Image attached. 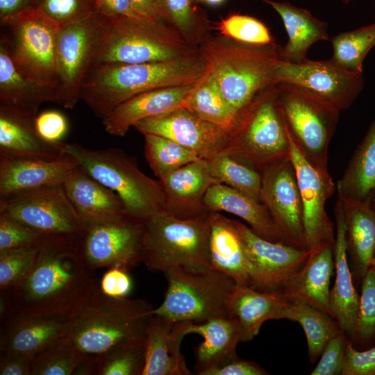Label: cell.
<instances>
[{"label": "cell", "instance_id": "6da1fadb", "mask_svg": "<svg viewBox=\"0 0 375 375\" xmlns=\"http://www.w3.org/2000/svg\"><path fill=\"white\" fill-rule=\"evenodd\" d=\"M80 237L45 235L28 276L1 294V324L29 316L75 319L99 289L94 269L85 261Z\"/></svg>", "mask_w": 375, "mask_h": 375}, {"label": "cell", "instance_id": "7a4b0ae2", "mask_svg": "<svg viewBox=\"0 0 375 375\" xmlns=\"http://www.w3.org/2000/svg\"><path fill=\"white\" fill-rule=\"evenodd\" d=\"M198 50L177 59L140 64L99 63L89 73L80 99L103 118L121 103L158 88L194 84L208 73Z\"/></svg>", "mask_w": 375, "mask_h": 375}, {"label": "cell", "instance_id": "3957f363", "mask_svg": "<svg viewBox=\"0 0 375 375\" xmlns=\"http://www.w3.org/2000/svg\"><path fill=\"white\" fill-rule=\"evenodd\" d=\"M278 45H256L224 36L202 42L199 53L229 106L241 115L276 83Z\"/></svg>", "mask_w": 375, "mask_h": 375}, {"label": "cell", "instance_id": "277c9868", "mask_svg": "<svg viewBox=\"0 0 375 375\" xmlns=\"http://www.w3.org/2000/svg\"><path fill=\"white\" fill-rule=\"evenodd\" d=\"M153 309L145 299L108 297L99 288L67 336L81 351L96 356L118 347L144 345Z\"/></svg>", "mask_w": 375, "mask_h": 375}, {"label": "cell", "instance_id": "5b68a950", "mask_svg": "<svg viewBox=\"0 0 375 375\" xmlns=\"http://www.w3.org/2000/svg\"><path fill=\"white\" fill-rule=\"evenodd\" d=\"M64 153L121 199L128 215L142 221L165 211L159 181L145 174L136 160L119 148L91 149L62 142Z\"/></svg>", "mask_w": 375, "mask_h": 375}, {"label": "cell", "instance_id": "8992f818", "mask_svg": "<svg viewBox=\"0 0 375 375\" xmlns=\"http://www.w3.org/2000/svg\"><path fill=\"white\" fill-rule=\"evenodd\" d=\"M102 17L95 65L165 61L197 51L174 26L163 20Z\"/></svg>", "mask_w": 375, "mask_h": 375}, {"label": "cell", "instance_id": "52a82bcc", "mask_svg": "<svg viewBox=\"0 0 375 375\" xmlns=\"http://www.w3.org/2000/svg\"><path fill=\"white\" fill-rule=\"evenodd\" d=\"M61 26L38 8L28 7L0 19V47L28 79L57 95V44Z\"/></svg>", "mask_w": 375, "mask_h": 375}, {"label": "cell", "instance_id": "ba28073f", "mask_svg": "<svg viewBox=\"0 0 375 375\" xmlns=\"http://www.w3.org/2000/svg\"><path fill=\"white\" fill-rule=\"evenodd\" d=\"M210 212L183 219L163 211L144 224L143 263L152 272L210 267Z\"/></svg>", "mask_w": 375, "mask_h": 375}, {"label": "cell", "instance_id": "9c48e42d", "mask_svg": "<svg viewBox=\"0 0 375 375\" xmlns=\"http://www.w3.org/2000/svg\"><path fill=\"white\" fill-rule=\"evenodd\" d=\"M164 275L167 291L152 315L197 323L230 315L229 301L236 283L228 276L210 267H181Z\"/></svg>", "mask_w": 375, "mask_h": 375}, {"label": "cell", "instance_id": "30bf717a", "mask_svg": "<svg viewBox=\"0 0 375 375\" xmlns=\"http://www.w3.org/2000/svg\"><path fill=\"white\" fill-rule=\"evenodd\" d=\"M274 84L240 117L221 153L231 155L262 173L290 158V144L278 108Z\"/></svg>", "mask_w": 375, "mask_h": 375}, {"label": "cell", "instance_id": "8fae6325", "mask_svg": "<svg viewBox=\"0 0 375 375\" xmlns=\"http://www.w3.org/2000/svg\"><path fill=\"white\" fill-rule=\"evenodd\" d=\"M275 87L289 137L312 166L329 174L328 147L340 110L300 86L278 82Z\"/></svg>", "mask_w": 375, "mask_h": 375}, {"label": "cell", "instance_id": "7c38bea8", "mask_svg": "<svg viewBox=\"0 0 375 375\" xmlns=\"http://www.w3.org/2000/svg\"><path fill=\"white\" fill-rule=\"evenodd\" d=\"M0 215L12 218L44 235L81 237L85 228L62 184L0 196Z\"/></svg>", "mask_w": 375, "mask_h": 375}, {"label": "cell", "instance_id": "4fadbf2b", "mask_svg": "<svg viewBox=\"0 0 375 375\" xmlns=\"http://www.w3.org/2000/svg\"><path fill=\"white\" fill-rule=\"evenodd\" d=\"M103 17H91L60 28L57 44V103L74 108L95 65Z\"/></svg>", "mask_w": 375, "mask_h": 375}, {"label": "cell", "instance_id": "5bb4252c", "mask_svg": "<svg viewBox=\"0 0 375 375\" xmlns=\"http://www.w3.org/2000/svg\"><path fill=\"white\" fill-rule=\"evenodd\" d=\"M144 222L128 215L87 225L80 237L82 254L94 270H129L143 262Z\"/></svg>", "mask_w": 375, "mask_h": 375}, {"label": "cell", "instance_id": "9a60e30c", "mask_svg": "<svg viewBox=\"0 0 375 375\" xmlns=\"http://www.w3.org/2000/svg\"><path fill=\"white\" fill-rule=\"evenodd\" d=\"M249 262L250 287L285 293L310 256L308 250L265 240L234 220Z\"/></svg>", "mask_w": 375, "mask_h": 375}, {"label": "cell", "instance_id": "2e32d148", "mask_svg": "<svg viewBox=\"0 0 375 375\" xmlns=\"http://www.w3.org/2000/svg\"><path fill=\"white\" fill-rule=\"evenodd\" d=\"M276 82L301 87L338 109L348 108L363 88L362 72H354L335 65L331 59L299 63L279 59L275 70Z\"/></svg>", "mask_w": 375, "mask_h": 375}, {"label": "cell", "instance_id": "e0dca14e", "mask_svg": "<svg viewBox=\"0 0 375 375\" xmlns=\"http://www.w3.org/2000/svg\"><path fill=\"white\" fill-rule=\"evenodd\" d=\"M288 138L290 158L295 168L303 205L306 244L312 253L335 242V226L326 211L325 204L334 194L336 186L330 174H324L312 166L289 135Z\"/></svg>", "mask_w": 375, "mask_h": 375}, {"label": "cell", "instance_id": "ac0fdd59", "mask_svg": "<svg viewBox=\"0 0 375 375\" xmlns=\"http://www.w3.org/2000/svg\"><path fill=\"white\" fill-rule=\"evenodd\" d=\"M261 174L262 202L268 208L287 242L308 250L301 197L291 158L267 167Z\"/></svg>", "mask_w": 375, "mask_h": 375}, {"label": "cell", "instance_id": "d6986e66", "mask_svg": "<svg viewBox=\"0 0 375 375\" xmlns=\"http://www.w3.org/2000/svg\"><path fill=\"white\" fill-rule=\"evenodd\" d=\"M133 127L142 134H154L172 140L208 160L222 152L229 131L217 126L185 108L145 118Z\"/></svg>", "mask_w": 375, "mask_h": 375}, {"label": "cell", "instance_id": "ffe728a7", "mask_svg": "<svg viewBox=\"0 0 375 375\" xmlns=\"http://www.w3.org/2000/svg\"><path fill=\"white\" fill-rule=\"evenodd\" d=\"M165 200V211L189 219L208 214L204 197L208 189L219 183L210 174L207 160L198 159L158 179Z\"/></svg>", "mask_w": 375, "mask_h": 375}, {"label": "cell", "instance_id": "44dd1931", "mask_svg": "<svg viewBox=\"0 0 375 375\" xmlns=\"http://www.w3.org/2000/svg\"><path fill=\"white\" fill-rule=\"evenodd\" d=\"M76 165V162L65 153L58 159L0 153V196L62 184Z\"/></svg>", "mask_w": 375, "mask_h": 375}, {"label": "cell", "instance_id": "7402d4cb", "mask_svg": "<svg viewBox=\"0 0 375 375\" xmlns=\"http://www.w3.org/2000/svg\"><path fill=\"white\" fill-rule=\"evenodd\" d=\"M334 215L335 239L333 246L335 279L331 289L330 306L332 317L341 330L354 338L358 316L359 295L353 285L348 262L346 240V217L342 201L338 197Z\"/></svg>", "mask_w": 375, "mask_h": 375}, {"label": "cell", "instance_id": "603a6c76", "mask_svg": "<svg viewBox=\"0 0 375 375\" xmlns=\"http://www.w3.org/2000/svg\"><path fill=\"white\" fill-rule=\"evenodd\" d=\"M74 319L58 316H29L1 323V353L33 358L67 335Z\"/></svg>", "mask_w": 375, "mask_h": 375}, {"label": "cell", "instance_id": "cb8c5ba5", "mask_svg": "<svg viewBox=\"0 0 375 375\" xmlns=\"http://www.w3.org/2000/svg\"><path fill=\"white\" fill-rule=\"evenodd\" d=\"M62 186L85 226L127 215L119 197L78 164Z\"/></svg>", "mask_w": 375, "mask_h": 375}, {"label": "cell", "instance_id": "d4e9b609", "mask_svg": "<svg viewBox=\"0 0 375 375\" xmlns=\"http://www.w3.org/2000/svg\"><path fill=\"white\" fill-rule=\"evenodd\" d=\"M198 83L155 89L121 103L101 119L105 131L111 135L124 136L136 122L181 106Z\"/></svg>", "mask_w": 375, "mask_h": 375}, {"label": "cell", "instance_id": "484cf974", "mask_svg": "<svg viewBox=\"0 0 375 375\" xmlns=\"http://www.w3.org/2000/svg\"><path fill=\"white\" fill-rule=\"evenodd\" d=\"M185 335L199 334L204 341L195 350V374L208 372L238 358L236 348L241 342V329L233 316L221 317L197 323L182 322Z\"/></svg>", "mask_w": 375, "mask_h": 375}, {"label": "cell", "instance_id": "4316f807", "mask_svg": "<svg viewBox=\"0 0 375 375\" xmlns=\"http://www.w3.org/2000/svg\"><path fill=\"white\" fill-rule=\"evenodd\" d=\"M184 336L182 322L153 315L146 331L142 375L192 374L181 353Z\"/></svg>", "mask_w": 375, "mask_h": 375}, {"label": "cell", "instance_id": "83f0119b", "mask_svg": "<svg viewBox=\"0 0 375 375\" xmlns=\"http://www.w3.org/2000/svg\"><path fill=\"white\" fill-rule=\"evenodd\" d=\"M210 267L231 277L238 285L250 287L249 262L240 233L231 219L210 212Z\"/></svg>", "mask_w": 375, "mask_h": 375}, {"label": "cell", "instance_id": "f1b7e54d", "mask_svg": "<svg viewBox=\"0 0 375 375\" xmlns=\"http://www.w3.org/2000/svg\"><path fill=\"white\" fill-rule=\"evenodd\" d=\"M204 205L209 212L224 211L239 217L265 240L289 244L263 203L228 185H212L205 195Z\"/></svg>", "mask_w": 375, "mask_h": 375}, {"label": "cell", "instance_id": "f546056e", "mask_svg": "<svg viewBox=\"0 0 375 375\" xmlns=\"http://www.w3.org/2000/svg\"><path fill=\"white\" fill-rule=\"evenodd\" d=\"M36 116L0 106V153L58 159L65 153L62 142L49 143L38 134Z\"/></svg>", "mask_w": 375, "mask_h": 375}, {"label": "cell", "instance_id": "4dcf8cb0", "mask_svg": "<svg viewBox=\"0 0 375 375\" xmlns=\"http://www.w3.org/2000/svg\"><path fill=\"white\" fill-rule=\"evenodd\" d=\"M281 16L288 40L284 47H278L281 60L299 63L307 59L308 49L314 43L328 40L327 24L312 16L306 9L287 1L264 0Z\"/></svg>", "mask_w": 375, "mask_h": 375}, {"label": "cell", "instance_id": "1f68e13d", "mask_svg": "<svg viewBox=\"0 0 375 375\" xmlns=\"http://www.w3.org/2000/svg\"><path fill=\"white\" fill-rule=\"evenodd\" d=\"M333 244L312 252L284 294L310 304L332 317L331 279L335 269Z\"/></svg>", "mask_w": 375, "mask_h": 375}, {"label": "cell", "instance_id": "d6a6232c", "mask_svg": "<svg viewBox=\"0 0 375 375\" xmlns=\"http://www.w3.org/2000/svg\"><path fill=\"white\" fill-rule=\"evenodd\" d=\"M287 300L282 292H265L236 285L229 301V314L240 324L241 342L253 340L266 321L278 319Z\"/></svg>", "mask_w": 375, "mask_h": 375}, {"label": "cell", "instance_id": "836d02e7", "mask_svg": "<svg viewBox=\"0 0 375 375\" xmlns=\"http://www.w3.org/2000/svg\"><path fill=\"white\" fill-rule=\"evenodd\" d=\"M336 188L338 197L344 203L372 201L375 192V118L338 181Z\"/></svg>", "mask_w": 375, "mask_h": 375}, {"label": "cell", "instance_id": "e575fe53", "mask_svg": "<svg viewBox=\"0 0 375 375\" xmlns=\"http://www.w3.org/2000/svg\"><path fill=\"white\" fill-rule=\"evenodd\" d=\"M47 101L57 103L56 91L26 78L0 47V106L36 116Z\"/></svg>", "mask_w": 375, "mask_h": 375}, {"label": "cell", "instance_id": "d590c367", "mask_svg": "<svg viewBox=\"0 0 375 375\" xmlns=\"http://www.w3.org/2000/svg\"><path fill=\"white\" fill-rule=\"evenodd\" d=\"M343 204L347 253L356 273L362 278L375 256V210L372 201Z\"/></svg>", "mask_w": 375, "mask_h": 375}, {"label": "cell", "instance_id": "8d00e7d4", "mask_svg": "<svg viewBox=\"0 0 375 375\" xmlns=\"http://www.w3.org/2000/svg\"><path fill=\"white\" fill-rule=\"evenodd\" d=\"M279 319H289L301 325L306 335L311 362L319 358L327 342L342 331L338 322L328 313L304 301L288 297L280 311Z\"/></svg>", "mask_w": 375, "mask_h": 375}, {"label": "cell", "instance_id": "74e56055", "mask_svg": "<svg viewBox=\"0 0 375 375\" xmlns=\"http://www.w3.org/2000/svg\"><path fill=\"white\" fill-rule=\"evenodd\" d=\"M181 106L229 132L239 119L238 115L224 99L209 71Z\"/></svg>", "mask_w": 375, "mask_h": 375}, {"label": "cell", "instance_id": "f35d334b", "mask_svg": "<svg viewBox=\"0 0 375 375\" xmlns=\"http://www.w3.org/2000/svg\"><path fill=\"white\" fill-rule=\"evenodd\" d=\"M206 160L210 174L219 183L262 202L261 173L225 153Z\"/></svg>", "mask_w": 375, "mask_h": 375}, {"label": "cell", "instance_id": "ab89813d", "mask_svg": "<svg viewBox=\"0 0 375 375\" xmlns=\"http://www.w3.org/2000/svg\"><path fill=\"white\" fill-rule=\"evenodd\" d=\"M333 56L331 60L340 67L362 72V62L375 46V23L341 33L331 38Z\"/></svg>", "mask_w": 375, "mask_h": 375}, {"label": "cell", "instance_id": "60d3db41", "mask_svg": "<svg viewBox=\"0 0 375 375\" xmlns=\"http://www.w3.org/2000/svg\"><path fill=\"white\" fill-rule=\"evenodd\" d=\"M143 135L147 162L158 179L201 158L194 151L169 138L154 134Z\"/></svg>", "mask_w": 375, "mask_h": 375}, {"label": "cell", "instance_id": "b9f144b4", "mask_svg": "<svg viewBox=\"0 0 375 375\" xmlns=\"http://www.w3.org/2000/svg\"><path fill=\"white\" fill-rule=\"evenodd\" d=\"M88 355L65 335L32 358L31 375H75Z\"/></svg>", "mask_w": 375, "mask_h": 375}, {"label": "cell", "instance_id": "7bdbcfd3", "mask_svg": "<svg viewBox=\"0 0 375 375\" xmlns=\"http://www.w3.org/2000/svg\"><path fill=\"white\" fill-rule=\"evenodd\" d=\"M144 362V344L118 347L97 356V374L142 375Z\"/></svg>", "mask_w": 375, "mask_h": 375}, {"label": "cell", "instance_id": "ee69618b", "mask_svg": "<svg viewBox=\"0 0 375 375\" xmlns=\"http://www.w3.org/2000/svg\"><path fill=\"white\" fill-rule=\"evenodd\" d=\"M39 245L0 251V294H4L28 276L33 268Z\"/></svg>", "mask_w": 375, "mask_h": 375}, {"label": "cell", "instance_id": "f6af8a7d", "mask_svg": "<svg viewBox=\"0 0 375 375\" xmlns=\"http://www.w3.org/2000/svg\"><path fill=\"white\" fill-rule=\"evenodd\" d=\"M217 28L222 36L244 43L256 45L276 43L267 26L249 15H231L222 19Z\"/></svg>", "mask_w": 375, "mask_h": 375}, {"label": "cell", "instance_id": "bcb514c9", "mask_svg": "<svg viewBox=\"0 0 375 375\" xmlns=\"http://www.w3.org/2000/svg\"><path fill=\"white\" fill-rule=\"evenodd\" d=\"M162 19L174 26L193 45L199 38V15L192 0H156Z\"/></svg>", "mask_w": 375, "mask_h": 375}, {"label": "cell", "instance_id": "7dc6e473", "mask_svg": "<svg viewBox=\"0 0 375 375\" xmlns=\"http://www.w3.org/2000/svg\"><path fill=\"white\" fill-rule=\"evenodd\" d=\"M60 26L84 20L97 12L95 0H31Z\"/></svg>", "mask_w": 375, "mask_h": 375}, {"label": "cell", "instance_id": "c3c4849f", "mask_svg": "<svg viewBox=\"0 0 375 375\" xmlns=\"http://www.w3.org/2000/svg\"><path fill=\"white\" fill-rule=\"evenodd\" d=\"M375 337V269L370 267L362 278L361 293L354 338L366 342Z\"/></svg>", "mask_w": 375, "mask_h": 375}, {"label": "cell", "instance_id": "681fc988", "mask_svg": "<svg viewBox=\"0 0 375 375\" xmlns=\"http://www.w3.org/2000/svg\"><path fill=\"white\" fill-rule=\"evenodd\" d=\"M44 236L12 218L0 215V251L38 246Z\"/></svg>", "mask_w": 375, "mask_h": 375}, {"label": "cell", "instance_id": "f907efd6", "mask_svg": "<svg viewBox=\"0 0 375 375\" xmlns=\"http://www.w3.org/2000/svg\"><path fill=\"white\" fill-rule=\"evenodd\" d=\"M347 335L340 331L325 346L311 375H340L342 373L347 344Z\"/></svg>", "mask_w": 375, "mask_h": 375}, {"label": "cell", "instance_id": "816d5d0a", "mask_svg": "<svg viewBox=\"0 0 375 375\" xmlns=\"http://www.w3.org/2000/svg\"><path fill=\"white\" fill-rule=\"evenodd\" d=\"M38 134L51 144L62 142L68 132L69 124L65 115L56 110H47L38 113L35 120Z\"/></svg>", "mask_w": 375, "mask_h": 375}, {"label": "cell", "instance_id": "f5cc1de1", "mask_svg": "<svg viewBox=\"0 0 375 375\" xmlns=\"http://www.w3.org/2000/svg\"><path fill=\"white\" fill-rule=\"evenodd\" d=\"M341 375H375V347L358 351L347 342Z\"/></svg>", "mask_w": 375, "mask_h": 375}, {"label": "cell", "instance_id": "db71d44e", "mask_svg": "<svg viewBox=\"0 0 375 375\" xmlns=\"http://www.w3.org/2000/svg\"><path fill=\"white\" fill-rule=\"evenodd\" d=\"M99 288L101 292L108 297L124 298L131 292L133 282L128 270L112 267L103 275Z\"/></svg>", "mask_w": 375, "mask_h": 375}, {"label": "cell", "instance_id": "11a10c76", "mask_svg": "<svg viewBox=\"0 0 375 375\" xmlns=\"http://www.w3.org/2000/svg\"><path fill=\"white\" fill-rule=\"evenodd\" d=\"M269 373L258 364L238 357L221 367L210 370L206 375H267Z\"/></svg>", "mask_w": 375, "mask_h": 375}, {"label": "cell", "instance_id": "9f6ffc18", "mask_svg": "<svg viewBox=\"0 0 375 375\" xmlns=\"http://www.w3.org/2000/svg\"><path fill=\"white\" fill-rule=\"evenodd\" d=\"M95 3L97 12L104 17L122 16L137 20L149 21L135 11L129 0H95Z\"/></svg>", "mask_w": 375, "mask_h": 375}, {"label": "cell", "instance_id": "6f0895ef", "mask_svg": "<svg viewBox=\"0 0 375 375\" xmlns=\"http://www.w3.org/2000/svg\"><path fill=\"white\" fill-rule=\"evenodd\" d=\"M32 358L1 353L0 375H31Z\"/></svg>", "mask_w": 375, "mask_h": 375}, {"label": "cell", "instance_id": "680465c9", "mask_svg": "<svg viewBox=\"0 0 375 375\" xmlns=\"http://www.w3.org/2000/svg\"><path fill=\"white\" fill-rule=\"evenodd\" d=\"M129 1L135 11L142 18L149 21L163 20L156 0H129Z\"/></svg>", "mask_w": 375, "mask_h": 375}, {"label": "cell", "instance_id": "91938a15", "mask_svg": "<svg viewBox=\"0 0 375 375\" xmlns=\"http://www.w3.org/2000/svg\"><path fill=\"white\" fill-rule=\"evenodd\" d=\"M31 7V0H0V19Z\"/></svg>", "mask_w": 375, "mask_h": 375}, {"label": "cell", "instance_id": "94428289", "mask_svg": "<svg viewBox=\"0 0 375 375\" xmlns=\"http://www.w3.org/2000/svg\"><path fill=\"white\" fill-rule=\"evenodd\" d=\"M208 4L212 6H217L221 4L224 0H204Z\"/></svg>", "mask_w": 375, "mask_h": 375}, {"label": "cell", "instance_id": "6125c7cd", "mask_svg": "<svg viewBox=\"0 0 375 375\" xmlns=\"http://www.w3.org/2000/svg\"><path fill=\"white\" fill-rule=\"evenodd\" d=\"M372 206H373V207H374V208L375 210V192H374L373 198H372Z\"/></svg>", "mask_w": 375, "mask_h": 375}, {"label": "cell", "instance_id": "be15d7a7", "mask_svg": "<svg viewBox=\"0 0 375 375\" xmlns=\"http://www.w3.org/2000/svg\"><path fill=\"white\" fill-rule=\"evenodd\" d=\"M372 267H373L375 269V256H374V260L372 262Z\"/></svg>", "mask_w": 375, "mask_h": 375}, {"label": "cell", "instance_id": "e7e4bbea", "mask_svg": "<svg viewBox=\"0 0 375 375\" xmlns=\"http://www.w3.org/2000/svg\"><path fill=\"white\" fill-rule=\"evenodd\" d=\"M342 1H343L344 3H347V2H348V1H350V0H342Z\"/></svg>", "mask_w": 375, "mask_h": 375}]
</instances>
